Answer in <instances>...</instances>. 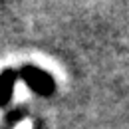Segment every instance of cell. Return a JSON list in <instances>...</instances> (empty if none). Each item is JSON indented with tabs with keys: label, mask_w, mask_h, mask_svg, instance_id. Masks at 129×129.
Here are the masks:
<instances>
[{
	"label": "cell",
	"mask_w": 129,
	"mask_h": 129,
	"mask_svg": "<svg viewBox=\"0 0 129 129\" xmlns=\"http://www.w3.org/2000/svg\"><path fill=\"white\" fill-rule=\"evenodd\" d=\"M22 117H26V111H24V109H14V111H10V113H8V117H6V127L12 129V127H14V123L20 121Z\"/></svg>",
	"instance_id": "3"
},
{
	"label": "cell",
	"mask_w": 129,
	"mask_h": 129,
	"mask_svg": "<svg viewBox=\"0 0 129 129\" xmlns=\"http://www.w3.org/2000/svg\"><path fill=\"white\" fill-rule=\"evenodd\" d=\"M34 129H46V127H44V123H42V121H36V127H34Z\"/></svg>",
	"instance_id": "4"
},
{
	"label": "cell",
	"mask_w": 129,
	"mask_h": 129,
	"mask_svg": "<svg viewBox=\"0 0 129 129\" xmlns=\"http://www.w3.org/2000/svg\"><path fill=\"white\" fill-rule=\"evenodd\" d=\"M18 81V70L14 68H6L0 72V107L8 103V99L12 95L14 83Z\"/></svg>",
	"instance_id": "2"
},
{
	"label": "cell",
	"mask_w": 129,
	"mask_h": 129,
	"mask_svg": "<svg viewBox=\"0 0 129 129\" xmlns=\"http://www.w3.org/2000/svg\"><path fill=\"white\" fill-rule=\"evenodd\" d=\"M18 80H22L34 93L42 97H50L56 91V80L46 70H42L34 64H24L22 68H18Z\"/></svg>",
	"instance_id": "1"
}]
</instances>
